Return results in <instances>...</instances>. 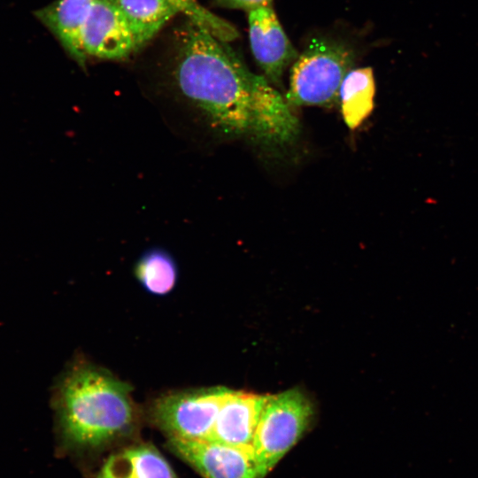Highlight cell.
I'll list each match as a JSON object with an SVG mask.
<instances>
[{
    "label": "cell",
    "mask_w": 478,
    "mask_h": 478,
    "mask_svg": "<svg viewBox=\"0 0 478 478\" xmlns=\"http://www.w3.org/2000/svg\"><path fill=\"white\" fill-rule=\"evenodd\" d=\"M179 35L170 83L182 117L225 136L284 145L298 133L287 103L251 73L225 42L188 19Z\"/></svg>",
    "instance_id": "6da1fadb"
},
{
    "label": "cell",
    "mask_w": 478,
    "mask_h": 478,
    "mask_svg": "<svg viewBox=\"0 0 478 478\" xmlns=\"http://www.w3.org/2000/svg\"><path fill=\"white\" fill-rule=\"evenodd\" d=\"M65 439L80 447H98L129 434L136 421L130 388L102 368L75 366L58 394Z\"/></svg>",
    "instance_id": "7a4b0ae2"
},
{
    "label": "cell",
    "mask_w": 478,
    "mask_h": 478,
    "mask_svg": "<svg viewBox=\"0 0 478 478\" xmlns=\"http://www.w3.org/2000/svg\"><path fill=\"white\" fill-rule=\"evenodd\" d=\"M354 62V52L344 43L313 38L293 62L287 103L289 106L335 104L341 84Z\"/></svg>",
    "instance_id": "3957f363"
},
{
    "label": "cell",
    "mask_w": 478,
    "mask_h": 478,
    "mask_svg": "<svg viewBox=\"0 0 478 478\" xmlns=\"http://www.w3.org/2000/svg\"><path fill=\"white\" fill-rule=\"evenodd\" d=\"M312 416L310 402L297 389L266 396L252 442L260 478L297 443Z\"/></svg>",
    "instance_id": "277c9868"
},
{
    "label": "cell",
    "mask_w": 478,
    "mask_h": 478,
    "mask_svg": "<svg viewBox=\"0 0 478 478\" xmlns=\"http://www.w3.org/2000/svg\"><path fill=\"white\" fill-rule=\"evenodd\" d=\"M228 392L224 388L172 392L153 403L151 418L170 438L207 440Z\"/></svg>",
    "instance_id": "5b68a950"
},
{
    "label": "cell",
    "mask_w": 478,
    "mask_h": 478,
    "mask_svg": "<svg viewBox=\"0 0 478 478\" xmlns=\"http://www.w3.org/2000/svg\"><path fill=\"white\" fill-rule=\"evenodd\" d=\"M168 446L204 478H260L252 447L177 438Z\"/></svg>",
    "instance_id": "8992f818"
},
{
    "label": "cell",
    "mask_w": 478,
    "mask_h": 478,
    "mask_svg": "<svg viewBox=\"0 0 478 478\" xmlns=\"http://www.w3.org/2000/svg\"><path fill=\"white\" fill-rule=\"evenodd\" d=\"M81 42L87 58L122 59L139 48L124 16L112 0L94 1Z\"/></svg>",
    "instance_id": "52a82bcc"
},
{
    "label": "cell",
    "mask_w": 478,
    "mask_h": 478,
    "mask_svg": "<svg viewBox=\"0 0 478 478\" xmlns=\"http://www.w3.org/2000/svg\"><path fill=\"white\" fill-rule=\"evenodd\" d=\"M249 38L252 54L266 78L278 82L286 69L298 57L272 7L248 12Z\"/></svg>",
    "instance_id": "ba28073f"
},
{
    "label": "cell",
    "mask_w": 478,
    "mask_h": 478,
    "mask_svg": "<svg viewBox=\"0 0 478 478\" xmlns=\"http://www.w3.org/2000/svg\"><path fill=\"white\" fill-rule=\"evenodd\" d=\"M266 397L229 390L207 440L252 447L258 421Z\"/></svg>",
    "instance_id": "9c48e42d"
},
{
    "label": "cell",
    "mask_w": 478,
    "mask_h": 478,
    "mask_svg": "<svg viewBox=\"0 0 478 478\" xmlns=\"http://www.w3.org/2000/svg\"><path fill=\"white\" fill-rule=\"evenodd\" d=\"M94 1L57 0L35 12L81 67L87 62L81 49V32Z\"/></svg>",
    "instance_id": "30bf717a"
},
{
    "label": "cell",
    "mask_w": 478,
    "mask_h": 478,
    "mask_svg": "<svg viewBox=\"0 0 478 478\" xmlns=\"http://www.w3.org/2000/svg\"><path fill=\"white\" fill-rule=\"evenodd\" d=\"M96 478H178L151 445H137L111 455Z\"/></svg>",
    "instance_id": "8fae6325"
},
{
    "label": "cell",
    "mask_w": 478,
    "mask_h": 478,
    "mask_svg": "<svg viewBox=\"0 0 478 478\" xmlns=\"http://www.w3.org/2000/svg\"><path fill=\"white\" fill-rule=\"evenodd\" d=\"M124 16L137 45L151 39L162 27L178 13L171 0H112Z\"/></svg>",
    "instance_id": "7c38bea8"
},
{
    "label": "cell",
    "mask_w": 478,
    "mask_h": 478,
    "mask_svg": "<svg viewBox=\"0 0 478 478\" xmlns=\"http://www.w3.org/2000/svg\"><path fill=\"white\" fill-rule=\"evenodd\" d=\"M375 82L371 67L351 69L343 79L339 100L341 112L347 127L355 129L374 109Z\"/></svg>",
    "instance_id": "4fadbf2b"
},
{
    "label": "cell",
    "mask_w": 478,
    "mask_h": 478,
    "mask_svg": "<svg viewBox=\"0 0 478 478\" xmlns=\"http://www.w3.org/2000/svg\"><path fill=\"white\" fill-rule=\"evenodd\" d=\"M135 274L145 290L158 296L170 292L178 276L173 257L162 249L145 251L135 265Z\"/></svg>",
    "instance_id": "5bb4252c"
},
{
    "label": "cell",
    "mask_w": 478,
    "mask_h": 478,
    "mask_svg": "<svg viewBox=\"0 0 478 478\" xmlns=\"http://www.w3.org/2000/svg\"><path fill=\"white\" fill-rule=\"evenodd\" d=\"M188 19L205 27L215 37L222 42H228L238 36L236 28L227 20L218 17L202 6L197 0H171Z\"/></svg>",
    "instance_id": "9a60e30c"
},
{
    "label": "cell",
    "mask_w": 478,
    "mask_h": 478,
    "mask_svg": "<svg viewBox=\"0 0 478 478\" xmlns=\"http://www.w3.org/2000/svg\"><path fill=\"white\" fill-rule=\"evenodd\" d=\"M220 7L238 9L247 12L261 7H272L273 0H212Z\"/></svg>",
    "instance_id": "2e32d148"
}]
</instances>
